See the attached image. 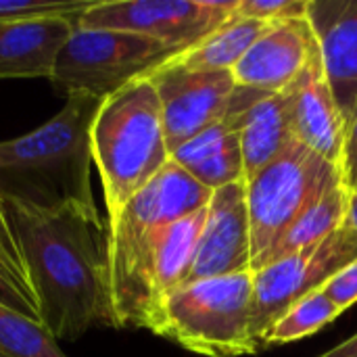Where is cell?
<instances>
[{"mask_svg": "<svg viewBox=\"0 0 357 357\" xmlns=\"http://www.w3.org/2000/svg\"><path fill=\"white\" fill-rule=\"evenodd\" d=\"M98 0H0V21L8 19H79Z\"/></svg>", "mask_w": 357, "mask_h": 357, "instance_id": "cell-22", "label": "cell"}, {"mask_svg": "<svg viewBox=\"0 0 357 357\" xmlns=\"http://www.w3.org/2000/svg\"><path fill=\"white\" fill-rule=\"evenodd\" d=\"M268 92L236 86L230 113L199 132L172 153V161L209 190L245 182V163L238 134V111L247 109Z\"/></svg>", "mask_w": 357, "mask_h": 357, "instance_id": "cell-13", "label": "cell"}, {"mask_svg": "<svg viewBox=\"0 0 357 357\" xmlns=\"http://www.w3.org/2000/svg\"><path fill=\"white\" fill-rule=\"evenodd\" d=\"M100 98L71 94L40 128L0 142V199L38 209H96L90 186V128Z\"/></svg>", "mask_w": 357, "mask_h": 357, "instance_id": "cell-2", "label": "cell"}, {"mask_svg": "<svg viewBox=\"0 0 357 357\" xmlns=\"http://www.w3.org/2000/svg\"><path fill=\"white\" fill-rule=\"evenodd\" d=\"M307 21L345 128L357 119V0H310Z\"/></svg>", "mask_w": 357, "mask_h": 357, "instance_id": "cell-12", "label": "cell"}, {"mask_svg": "<svg viewBox=\"0 0 357 357\" xmlns=\"http://www.w3.org/2000/svg\"><path fill=\"white\" fill-rule=\"evenodd\" d=\"M243 272H251V222L247 184L236 182L213 190L184 284Z\"/></svg>", "mask_w": 357, "mask_h": 357, "instance_id": "cell-10", "label": "cell"}, {"mask_svg": "<svg viewBox=\"0 0 357 357\" xmlns=\"http://www.w3.org/2000/svg\"><path fill=\"white\" fill-rule=\"evenodd\" d=\"M354 192H356V195H357V186H356V190H354Z\"/></svg>", "mask_w": 357, "mask_h": 357, "instance_id": "cell-28", "label": "cell"}, {"mask_svg": "<svg viewBox=\"0 0 357 357\" xmlns=\"http://www.w3.org/2000/svg\"><path fill=\"white\" fill-rule=\"evenodd\" d=\"M2 203L19 236L48 333L56 341H77L90 328H115L109 228L98 209Z\"/></svg>", "mask_w": 357, "mask_h": 357, "instance_id": "cell-1", "label": "cell"}, {"mask_svg": "<svg viewBox=\"0 0 357 357\" xmlns=\"http://www.w3.org/2000/svg\"><path fill=\"white\" fill-rule=\"evenodd\" d=\"M320 357H357V335Z\"/></svg>", "mask_w": 357, "mask_h": 357, "instance_id": "cell-26", "label": "cell"}, {"mask_svg": "<svg viewBox=\"0 0 357 357\" xmlns=\"http://www.w3.org/2000/svg\"><path fill=\"white\" fill-rule=\"evenodd\" d=\"M343 310L320 289L297 301L264 337L261 345H284L316 335L326 324L335 322Z\"/></svg>", "mask_w": 357, "mask_h": 357, "instance_id": "cell-20", "label": "cell"}, {"mask_svg": "<svg viewBox=\"0 0 357 357\" xmlns=\"http://www.w3.org/2000/svg\"><path fill=\"white\" fill-rule=\"evenodd\" d=\"M343 312L357 303V259L335 274L322 289Z\"/></svg>", "mask_w": 357, "mask_h": 357, "instance_id": "cell-24", "label": "cell"}, {"mask_svg": "<svg viewBox=\"0 0 357 357\" xmlns=\"http://www.w3.org/2000/svg\"><path fill=\"white\" fill-rule=\"evenodd\" d=\"M75 23L61 17L0 21V79H50Z\"/></svg>", "mask_w": 357, "mask_h": 357, "instance_id": "cell-15", "label": "cell"}, {"mask_svg": "<svg viewBox=\"0 0 357 357\" xmlns=\"http://www.w3.org/2000/svg\"><path fill=\"white\" fill-rule=\"evenodd\" d=\"M351 207V190L345 186V182H337L331 186L280 238V243L272 249L268 266L293 255L305 247L318 245L326 236H331L337 228H341L349 218Z\"/></svg>", "mask_w": 357, "mask_h": 357, "instance_id": "cell-18", "label": "cell"}, {"mask_svg": "<svg viewBox=\"0 0 357 357\" xmlns=\"http://www.w3.org/2000/svg\"><path fill=\"white\" fill-rule=\"evenodd\" d=\"M349 220H351V224H354V228H356V232H357V195H356V192H351V207H349Z\"/></svg>", "mask_w": 357, "mask_h": 357, "instance_id": "cell-27", "label": "cell"}, {"mask_svg": "<svg viewBox=\"0 0 357 357\" xmlns=\"http://www.w3.org/2000/svg\"><path fill=\"white\" fill-rule=\"evenodd\" d=\"M149 79L161 102L169 153L224 119L236 92L232 71H190L169 61L155 69Z\"/></svg>", "mask_w": 357, "mask_h": 357, "instance_id": "cell-9", "label": "cell"}, {"mask_svg": "<svg viewBox=\"0 0 357 357\" xmlns=\"http://www.w3.org/2000/svg\"><path fill=\"white\" fill-rule=\"evenodd\" d=\"M238 4L241 0H98L77 25L128 31L188 50L230 21Z\"/></svg>", "mask_w": 357, "mask_h": 357, "instance_id": "cell-8", "label": "cell"}, {"mask_svg": "<svg viewBox=\"0 0 357 357\" xmlns=\"http://www.w3.org/2000/svg\"><path fill=\"white\" fill-rule=\"evenodd\" d=\"M295 94L297 84L282 92L264 94L259 100L238 111L245 182L282 155L295 140Z\"/></svg>", "mask_w": 357, "mask_h": 357, "instance_id": "cell-16", "label": "cell"}, {"mask_svg": "<svg viewBox=\"0 0 357 357\" xmlns=\"http://www.w3.org/2000/svg\"><path fill=\"white\" fill-rule=\"evenodd\" d=\"M151 333L197 356H255L261 343L253 335V272L176 289L163 301Z\"/></svg>", "mask_w": 357, "mask_h": 357, "instance_id": "cell-4", "label": "cell"}, {"mask_svg": "<svg viewBox=\"0 0 357 357\" xmlns=\"http://www.w3.org/2000/svg\"><path fill=\"white\" fill-rule=\"evenodd\" d=\"M357 259V232L347 222L318 245L287 255L253 272V335L261 343L266 333L303 297ZM264 347V345H261Z\"/></svg>", "mask_w": 357, "mask_h": 357, "instance_id": "cell-7", "label": "cell"}, {"mask_svg": "<svg viewBox=\"0 0 357 357\" xmlns=\"http://www.w3.org/2000/svg\"><path fill=\"white\" fill-rule=\"evenodd\" d=\"M0 357H67L42 322L0 305Z\"/></svg>", "mask_w": 357, "mask_h": 357, "instance_id": "cell-21", "label": "cell"}, {"mask_svg": "<svg viewBox=\"0 0 357 357\" xmlns=\"http://www.w3.org/2000/svg\"><path fill=\"white\" fill-rule=\"evenodd\" d=\"M295 84V138L328 163L341 167L347 128L328 84L322 50L316 38L310 50L307 65Z\"/></svg>", "mask_w": 357, "mask_h": 357, "instance_id": "cell-14", "label": "cell"}, {"mask_svg": "<svg viewBox=\"0 0 357 357\" xmlns=\"http://www.w3.org/2000/svg\"><path fill=\"white\" fill-rule=\"evenodd\" d=\"M341 180V167L295 138L282 155L245 182L251 222V272L268 266L272 249L287 230Z\"/></svg>", "mask_w": 357, "mask_h": 357, "instance_id": "cell-5", "label": "cell"}, {"mask_svg": "<svg viewBox=\"0 0 357 357\" xmlns=\"http://www.w3.org/2000/svg\"><path fill=\"white\" fill-rule=\"evenodd\" d=\"M180 52L184 50L153 38L75 23L48 82L59 96L88 94L105 100L128 84L149 77Z\"/></svg>", "mask_w": 357, "mask_h": 357, "instance_id": "cell-6", "label": "cell"}, {"mask_svg": "<svg viewBox=\"0 0 357 357\" xmlns=\"http://www.w3.org/2000/svg\"><path fill=\"white\" fill-rule=\"evenodd\" d=\"M90 146L111 222L172 161L161 102L149 77L100 102L90 128Z\"/></svg>", "mask_w": 357, "mask_h": 357, "instance_id": "cell-3", "label": "cell"}, {"mask_svg": "<svg viewBox=\"0 0 357 357\" xmlns=\"http://www.w3.org/2000/svg\"><path fill=\"white\" fill-rule=\"evenodd\" d=\"M314 38L307 17L272 23L232 69L236 86L268 94L291 88L307 65Z\"/></svg>", "mask_w": 357, "mask_h": 357, "instance_id": "cell-11", "label": "cell"}, {"mask_svg": "<svg viewBox=\"0 0 357 357\" xmlns=\"http://www.w3.org/2000/svg\"><path fill=\"white\" fill-rule=\"evenodd\" d=\"M310 0H241L236 15L257 19L264 23H276L293 17H307Z\"/></svg>", "mask_w": 357, "mask_h": 357, "instance_id": "cell-23", "label": "cell"}, {"mask_svg": "<svg viewBox=\"0 0 357 357\" xmlns=\"http://www.w3.org/2000/svg\"><path fill=\"white\" fill-rule=\"evenodd\" d=\"M272 23L238 17L234 13V17L226 21L220 29H215L211 36L195 44L192 48L180 52L169 63L190 71H232L247 54L251 44Z\"/></svg>", "mask_w": 357, "mask_h": 357, "instance_id": "cell-17", "label": "cell"}, {"mask_svg": "<svg viewBox=\"0 0 357 357\" xmlns=\"http://www.w3.org/2000/svg\"><path fill=\"white\" fill-rule=\"evenodd\" d=\"M0 305L42 322L40 299L29 276V268L19 236L0 199Z\"/></svg>", "mask_w": 357, "mask_h": 357, "instance_id": "cell-19", "label": "cell"}, {"mask_svg": "<svg viewBox=\"0 0 357 357\" xmlns=\"http://www.w3.org/2000/svg\"><path fill=\"white\" fill-rule=\"evenodd\" d=\"M343 180L345 186L354 192L357 186V119L347 128L345 136V149H343Z\"/></svg>", "mask_w": 357, "mask_h": 357, "instance_id": "cell-25", "label": "cell"}]
</instances>
